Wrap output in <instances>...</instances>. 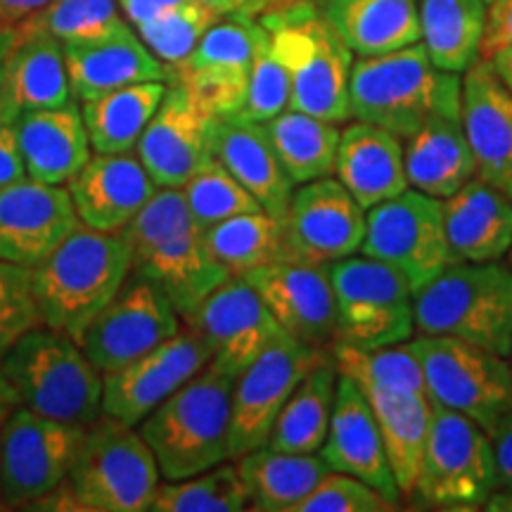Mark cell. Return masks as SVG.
<instances>
[{"label": "cell", "instance_id": "cell-16", "mask_svg": "<svg viewBox=\"0 0 512 512\" xmlns=\"http://www.w3.org/2000/svg\"><path fill=\"white\" fill-rule=\"evenodd\" d=\"M181 313L150 280L128 275L124 287L79 337L81 349L102 370H117L181 330Z\"/></svg>", "mask_w": 512, "mask_h": 512}, {"label": "cell", "instance_id": "cell-53", "mask_svg": "<svg viewBox=\"0 0 512 512\" xmlns=\"http://www.w3.org/2000/svg\"><path fill=\"white\" fill-rule=\"evenodd\" d=\"M117 3L126 22L136 29L140 24L162 15V12L176 8V5L190 3V0H117Z\"/></svg>", "mask_w": 512, "mask_h": 512}, {"label": "cell", "instance_id": "cell-2", "mask_svg": "<svg viewBox=\"0 0 512 512\" xmlns=\"http://www.w3.org/2000/svg\"><path fill=\"white\" fill-rule=\"evenodd\" d=\"M351 119L387 128L401 140L434 121L460 119L463 79L430 60L422 43L377 57H358L351 67Z\"/></svg>", "mask_w": 512, "mask_h": 512}, {"label": "cell", "instance_id": "cell-23", "mask_svg": "<svg viewBox=\"0 0 512 512\" xmlns=\"http://www.w3.org/2000/svg\"><path fill=\"white\" fill-rule=\"evenodd\" d=\"M318 456L323 458L328 470L363 479L387 501L394 505L401 503V491L389 467L373 406L361 387L344 375L337 377L328 437L320 446Z\"/></svg>", "mask_w": 512, "mask_h": 512}, {"label": "cell", "instance_id": "cell-32", "mask_svg": "<svg viewBox=\"0 0 512 512\" xmlns=\"http://www.w3.org/2000/svg\"><path fill=\"white\" fill-rule=\"evenodd\" d=\"M318 10L358 57L420 43L418 0H318Z\"/></svg>", "mask_w": 512, "mask_h": 512}, {"label": "cell", "instance_id": "cell-48", "mask_svg": "<svg viewBox=\"0 0 512 512\" xmlns=\"http://www.w3.org/2000/svg\"><path fill=\"white\" fill-rule=\"evenodd\" d=\"M399 505L354 475L328 472L292 512H389Z\"/></svg>", "mask_w": 512, "mask_h": 512}, {"label": "cell", "instance_id": "cell-59", "mask_svg": "<svg viewBox=\"0 0 512 512\" xmlns=\"http://www.w3.org/2000/svg\"><path fill=\"white\" fill-rule=\"evenodd\" d=\"M15 41V29H0V69H3V60Z\"/></svg>", "mask_w": 512, "mask_h": 512}, {"label": "cell", "instance_id": "cell-3", "mask_svg": "<svg viewBox=\"0 0 512 512\" xmlns=\"http://www.w3.org/2000/svg\"><path fill=\"white\" fill-rule=\"evenodd\" d=\"M41 323L79 342L88 323L131 275V249L119 233L81 226L31 268Z\"/></svg>", "mask_w": 512, "mask_h": 512}, {"label": "cell", "instance_id": "cell-30", "mask_svg": "<svg viewBox=\"0 0 512 512\" xmlns=\"http://www.w3.org/2000/svg\"><path fill=\"white\" fill-rule=\"evenodd\" d=\"M214 159L245 185L266 214L283 219L297 185L285 174L264 124L238 117H219L214 131Z\"/></svg>", "mask_w": 512, "mask_h": 512}, {"label": "cell", "instance_id": "cell-56", "mask_svg": "<svg viewBox=\"0 0 512 512\" xmlns=\"http://www.w3.org/2000/svg\"><path fill=\"white\" fill-rule=\"evenodd\" d=\"M17 406H19V401H17L15 389L10 387L8 377H5L3 368H0V425H3L5 418H8V415L15 411Z\"/></svg>", "mask_w": 512, "mask_h": 512}, {"label": "cell", "instance_id": "cell-10", "mask_svg": "<svg viewBox=\"0 0 512 512\" xmlns=\"http://www.w3.org/2000/svg\"><path fill=\"white\" fill-rule=\"evenodd\" d=\"M496 491L491 437L463 413L434 406L413 494L441 510L484 508Z\"/></svg>", "mask_w": 512, "mask_h": 512}, {"label": "cell", "instance_id": "cell-4", "mask_svg": "<svg viewBox=\"0 0 512 512\" xmlns=\"http://www.w3.org/2000/svg\"><path fill=\"white\" fill-rule=\"evenodd\" d=\"M235 377L214 363L159 403L138 425L164 482L192 477L230 460V396Z\"/></svg>", "mask_w": 512, "mask_h": 512}, {"label": "cell", "instance_id": "cell-12", "mask_svg": "<svg viewBox=\"0 0 512 512\" xmlns=\"http://www.w3.org/2000/svg\"><path fill=\"white\" fill-rule=\"evenodd\" d=\"M361 254L399 271L413 292L453 264L446 240L444 200L406 188L366 211Z\"/></svg>", "mask_w": 512, "mask_h": 512}, {"label": "cell", "instance_id": "cell-44", "mask_svg": "<svg viewBox=\"0 0 512 512\" xmlns=\"http://www.w3.org/2000/svg\"><path fill=\"white\" fill-rule=\"evenodd\" d=\"M181 190L190 207V214L195 216L197 226L202 230L233 219L238 214L261 209L245 185L235 181L219 159H211L207 166H202Z\"/></svg>", "mask_w": 512, "mask_h": 512}, {"label": "cell", "instance_id": "cell-7", "mask_svg": "<svg viewBox=\"0 0 512 512\" xmlns=\"http://www.w3.org/2000/svg\"><path fill=\"white\" fill-rule=\"evenodd\" d=\"M259 19L290 74V110L335 124L351 121L354 53L316 10V3L294 5Z\"/></svg>", "mask_w": 512, "mask_h": 512}, {"label": "cell", "instance_id": "cell-21", "mask_svg": "<svg viewBox=\"0 0 512 512\" xmlns=\"http://www.w3.org/2000/svg\"><path fill=\"white\" fill-rule=\"evenodd\" d=\"M81 226L67 185L34 178L0 188V259L36 268Z\"/></svg>", "mask_w": 512, "mask_h": 512}, {"label": "cell", "instance_id": "cell-25", "mask_svg": "<svg viewBox=\"0 0 512 512\" xmlns=\"http://www.w3.org/2000/svg\"><path fill=\"white\" fill-rule=\"evenodd\" d=\"M83 226L119 233L159 190L138 155H95L67 181Z\"/></svg>", "mask_w": 512, "mask_h": 512}, {"label": "cell", "instance_id": "cell-58", "mask_svg": "<svg viewBox=\"0 0 512 512\" xmlns=\"http://www.w3.org/2000/svg\"><path fill=\"white\" fill-rule=\"evenodd\" d=\"M200 3L219 12V15H230V12H238L240 8V0H200Z\"/></svg>", "mask_w": 512, "mask_h": 512}, {"label": "cell", "instance_id": "cell-9", "mask_svg": "<svg viewBox=\"0 0 512 512\" xmlns=\"http://www.w3.org/2000/svg\"><path fill=\"white\" fill-rule=\"evenodd\" d=\"M408 344L420 358L425 392L434 406L463 413L486 432L512 411V375L505 356L439 335H413Z\"/></svg>", "mask_w": 512, "mask_h": 512}, {"label": "cell", "instance_id": "cell-8", "mask_svg": "<svg viewBox=\"0 0 512 512\" xmlns=\"http://www.w3.org/2000/svg\"><path fill=\"white\" fill-rule=\"evenodd\" d=\"M69 482L88 512H145L162 472L138 427L102 413L86 427Z\"/></svg>", "mask_w": 512, "mask_h": 512}, {"label": "cell", "instance_id": "cell-61", "mask_svg": "<svg viewBox=\"0 0 512 512\" xmlns=\"http://www.w3.org/2000/svg\"><path fill=\"white\" fill-rule=\"evenodd\" d=\"M508 366H510V375H512V347H510V354H508Z\"/></svg>", "mask_w": 512, "mask_h": 512}, {"label": "cell", "instance_id": "cell-37", "mask_svg": "<svg viewBox=\"0 0 512 512\" xmlns=\"http://www.w3.org/2000/svg\"><path fill=\"white\" fill-rule=\"evenodd\" d=\"M337 368L325 354L294 387L275 420L268 448L290 453H318L328 437L337 392Z\"/></svg>", "mask_w": 512, "mask_h": 512}, {"label": "cell", "instance_id": "cell-17", "mask_svg": "<svg viewBox=\"0 0 512 512\" xmlns=\"http://www.w3.org/2000/svg\"><path fill=\"white\" fill-rule=\"evenodd\" d=\"M211 363V349L195 328L174 337L102 375V413L138 427L159 403Z\"/></svg>", "mask_w": 512, "mask_h": 512}, {"label": "cell", "instance_id": "cell-40", "mask_svg": "<svg viewBox=\"0 0 512 512\" xmlns=\"http://www.w3.org/2000/svg\"><path fill=\"white\" fill-rule=\"evenodd\" d=\"M209 252L230 275H245L254 268L290 259L285 245L283 219L264 209L238 214L204 230Z\"/></svg>", "mask_w": 512, "mask_h": 512}, {"label": "cell", "instance_id": "cell-20", "mask_svg": "<svg viewBox=\"0 0 512 512\" xmlns=\"http://www.w3.org/2000/svg\"><path fill=\"white\" fill-rule=\"evenodd\" d=\"M211 349V363L238 377L283 335L259 292L242 275H230L188 318Z\"/></svg>", "mask_w": 512, "mask_h": 512}, {"label": "cell", "instance_id": "cell-1", "mask_svg": "<svg viewBox=\"0 0 512 512\" xmlns=\"http://www.w3.org/2000/svg\"><path fill=\"white\" fill-rule=\"evenodd\" d=\"M119 235L131 249V273L157 285L185 320L230 278L209 252L181 188H159Z\"/></svg>", "mask_w": 512, "mask_h": 512}, {"label": "cell", "instance_id": "cell-27", "mask_svg": "<svg viewBox=\"0 0 512 512\" xmlns=\"http://www.w3.org/2000/svg\"><path fill=\"white\" fill-rule=\"evenodd\" d=\"M62 43L41 29L15 27L0 69V105L24 114L72 102Z\"/></svg>", "mask_w": 512, "mask_h": 512}, {"label": "cell", "instance_id": "cell-31", "mask_svg": "<svg viewBox=\"0 0 512 512\" xmlns=\"http://www.w3.org/2000/svg\"><path fill=\"white\" fill-rule=\"evenodd\" d=\"M17 131L27 178L34 181L67 185L93 157L81 107L74 100L62 107L19 114Z\"/></svg>", "mask_w": 512, "mask_h": 512}, {"label": "cell", "instance_id": "cell-52", "mask_svg": "<svg viewBox=\"0 0 512 512\" xmlns=\"http://www.w3.org/2000/svg\"><path fill=\"white\" fill-rule=\"evenodd\" d=\"M27 510L38 512H88L86 505L81 503L79 494H76L74 484L69 482V477L55 486V489L46 491L43 496H38Z\"/></svg>", "mask_w": 512, "mask_h": 512}, {"label": "cell", "instance_id": "cell-15", "mask_svg": "<svg viewBox=\"0 0 512 512\" xmlns=\"http://www.w3.org/2000/svg\"><path fill=\"white\" fill-rule=\"evenodd\" d=\"M268 29L256 17L230 12L211 24L192 55L169 74L216 117H235L247 98L249 72Z\"/></svg>", "mask_w": 512, "mask_h": 512}, {"label": "cell", "instance_id": "cell-19", "mask_svg": "<svg viewBox=\"0 0 512 512\" xmlns=\"http://www.w3.org/2000/svg\"><path fill=\"white\" fill-rule=\"evenodd\" d=\"M214 112L181 83H169L162 105L138 140L136 155L157 188H183L214 159Z\"/></svg>", "mask_w": 512, "mask_h": 512}, {"label": "cell", "instance_id": "cell-36", "mask_svg": "<svg viewBox=\"0 0 512 512\" xmlns=\"http://www.w3.org/2000/svg\"><path fill=\"white\" fill-rule=\"evenodd\" d=\"M166 91L169 81H143L83 100L81 114L93 152L124 155L136 150Z\"/></svg>", "mask_w": 512, "mask_h": 512}, {"label": "cell", "instance_id": "cell-6", "mask_svg": "<svg viewBox=\"0 0 512 512\" xmlns=\"http://www.w3.org/2000/svg\"><path fill=\"white\" fill-rule=\"evenodd\" d=\"M0 368L29 411L76 427L102 415V370L64 332L46 325L29 330L0 358Z\"/></svg>", "mask_w": 512, "mask_h": 512}, {"label": "cell", "instance_id": "cell-14", "mask_svg": "<svg viewBox=\"0 0 512 512\" xmlns=\"http://www.w3.org/2000/svg\"><path fill=\"white\" fill-rule=\"evenodd\" d=\"M86 427L17 406L0 427V475L8 510H27L72 472Z\"/></svg>", "mask_w": 512, "mask_h": 512}, {"label": "cell", "instance_id": "cell-57", "mask_svg": "<svg viewBox=\"0 0 512 512\" xmlns=\"http://www.w3.org/2000/svg\"><path fill=\"white\" fill-rule=\"evenodd\" d=\"M489 64H491V69L496 72L498 79L505 83V88L512 93V48L491 57Z\"/></svg>", "mask_w": 512, "mask_h": 512}, {"label": "cell", "instance_id": "cell-34", "mask_svg": "<svg viewBox=\"0 0 512 512\" xmlns=\"http://www.w3.org/2000/svg\"><path fill=\"white\" fill-rule=\"evenodd\" d=\"M247 494V510L292 512L328 475L318 453L273 451L261 446L233 460Z\"/></svg>", "mask_w": 512, "mask_h": 512}, {"label": "cell", "instance_id": "cell-60", "mask_svg": "<svg viewBox=\"0 0 512 512\" xmlns=\"http://www.w3.org/2000/svg\"><path fill=\"white\" fill-rule=\"evenodd\" d=\"M0 510H8V505H5V498H3V475H0Z\"/></svg>", "mask_w": 512, "mask_h": 512}, {"label": "cell", "instance_id": "cell-55", "mask_svg": "<svg viewBox=\"0 0 512 512\" xmlns=\"http://www.w3.org/2000/svg\"><path fill=\"white\" fill-rule=\"evenodd\" d=\"M302 3H318V0H240L238 12L259 19L264 15H271V12L294 8V5H302Z\"/></svg>", "mask_w": 512, "mask_h": 512}, {"label": "cell", "instance_id": "cell-26", "mask_svg": "<svg viewBox=\"0 0 512 512\" xmlns=\"http://www.w3.org/2000/svg\"><path fill=\"white\" fill-rule=\"evenodd\" d=\"M69 86L76 100H91L143 81H169V72L131 24L91 41L62 43Z\"/></svg>", "mask_w": 512, "mask_h": 512}, {"label": "cell", "instance_id": "cell-62", "mask_svg": "<svg viewBox=\"0 0 512 512\" xmlns=\"http://www.w3.org/2000/svg\"><path fill=\"white\" fill-rule=\"evenodd\" d=\"M508 264L512 266V247H510V252H508Z\"/></svg>", "mask_w": 512, "mask_h": 512}, {"label": "cell", "instance_id": "cell-13", "mask_svg": "<svg viewBox=\"0 0 512 512\" xmlns=\"http://www.w3.org/2000/svg\"><path fill=\"white\" fill-rule=\"evenodd\" d=\"M328 354L283 332L235 377L230 396V460L268 444L275 420L302 377Z\"/></svg>", "mask_w": 512, "mask_h": 512}, {"label": "cell", "instance_id": "cell-24", "mask_svg": "<svg viewBox=\"0 0 512 512\" xmlns=\"http://www.w3.org/2000/svg\"><path fill=\"white\" fill-rule=\"evenodd\" d=\"M460 121L475 152L477 178L512 200V93L486 60L463 76Z\"/></svg>", "mask_w": 512, "mask_h": 512}, {"label": "cell", "instance_id": "cell-41", "mask_svg": "<svg viewBox=\"0 0 512 512\" xmlns=\"http://www.w3.org/2000/svg\"><path fill=\"white\" fill-rule=\"evenodd\" d=\"M337 373L349 377L358 387H384L396 392H425L420 358L411 344H389V347H356L342 339L328 347Z\"/></svg>", "mask_w": 512, "mask_h": 512}, {"label": "cell", "instance_id": "cell-28", "mask_svg": "<svg viewBox=\"0 0 512 512\" xmlns=\"http://www.w3.org/2000/svg\"><path fill=\"white\" fill-rule=\"evenodd\" d=\"M335 178L363 209L396 197L408 188L403 140L387 128L351 119L339 136Z\"/></svg>", "mask_w": 512, "mask_h": 512}, {"label": "cell", "instance_id": "cell-49", "mask_svg": "<svg viewBox=\"0 0 512 512\" xmlns=\"http://www.w3.org/2000/svg\"><path fill=\"white\" fill-rule=\"evenodd\" d=\"M17 121L19 114L0 105V188L27 178V166H24L22 147H19Z\"/></svg>", "mask_w": 512, "mask_h": 512}, {"label": "cell", "instance_id": "cell-18", "mask_svg": "<svg viewBox=\"0 0 512 512\" xmlns=\"http://www.w3.org/2000/svg\"><path fill=\"white\" fill-rule=\"evenodd\" d=\"M366 211L335 176L297 185L283 216L287 256L330 266L361 254Z\"/></svg>", "mask_w": 512, "mask_h": 512}, {"label": "cell", "instance_id": "cell-33", "mask_svg": "<svg viewBox=\"0 0 512 512\" xmlns=\"http://www.w3.org/2000/svg\"><path fill=\"white\" fill-rule=\"evenodd\" d=\"M408 188L448 200L477 178L475 152L467 143L463 121L446 119L420 128L403 140Z\"/></svg>", "mask_w": 512, "mask_h": 512}, {"label": "cell", "instance_id": "cell-51", "mask_svg": "<svg viewBox=\"0 0 512 512\" xmlns=\"http://www.w3.org/2000/svg\"><path fill=\"white\" fill-rule=\"evenodd\" d=\"M496 463V489L512 494V411L496 422L489 432Z\"/></svg>", "mask_w": 512, "mask_h": 512}, {"label": "cell", "instance_id": "cell-54", "mask_svg": "<svg viewBox=\"0 0 512 512\" xmlns=\"http://www.w3.org/2000/svg\"><path fill=\"white\" fill-rule=\"evenodd\" d=\"M50 0H0V29H15L36 12H41Z\"/></svg>", "mask_w": 512, "mask_h": 512}, {"label": "cell", "instance_id": "cell-47", "mask_svg": "<svg viewBox=\"0 0 512 512\" xmlns=\"http://www.w3.org/2000/svg\"><path fill=\"white\" fill-rule=\"evenodd\" d=\"M38 325L43 323L36 304L34 273L0 259V358Z\"/></svg>", "mask_w": 512, "mask_h": 512}, {"label": "cell", "instance_id": "cell-43", "mask_svg": "<svg viewBox=\"0 0 512 512\" xmlns=\"http://www.w3.org/2000/svg\"><path fill=\"white\" fill-rule=\"evenodd\" d=\"M219 17L223 15L202 5L200 0H190V3L176 5V8L162 12L150 22L140 24L136 31L145 46L150 48V53L171 74L188 60L197 43L202 41V36Z\"/></svg>", "mask_w": 512, "mask_h": 512}, {"label": "cell", "instance_id": "cell-35", "mask_svg": "<svg viewBox=\"0 0 512 512\" xmlns=\"http://www.w3.org/2000/svg\"><path fill=\"white\" fill-rule=\"evenodd\" d=\"M380 425L384 451L401 496H413L422 451L432 425V401L420 392H396L384 387H361Z\"/></svg>", "mask_w": 512, "mask_h": 512}, {"label": "cell", "instance_id": "cell-39", "mask_svg": "<svg viewBox=\"0 0 512 512\" xmlns=\"http://www.w3.org/2000/svg\"><path fill=\"white\" fill-rule=\"evenodd\" d=\"M275 155L294 185L335 176L337 147L342 128L335 121L285 110L264 124Z\"/></svg>", "mask_w": 512, "mask_h": 512}, {"label": "cell", "instance_id": "cell-5", "mask_svg": "<svg viewBox=\"0 0 512 512\" xmlns=\"http://www.w3.org/2000/svg\"><path fill=\"white\" fill-rule=\"evenodd\" d=\"M415 332L463 339L508 358L512 347V266L453 261L413 297Z\"/></svg>", "mask_w": 512, "mask_h": 512}, {"label": "cell", "instance_id": "cell-50", "mask_svg": "<svg viewBox=\"0 0 512 512\" xmlns=\"http://www.w3.org/2000/svg\"><path fill=\"white\" fill-rule=\"evenodd\" d=\"M512 48V0H489L486 5V24L479 60L489 62L491 57Z\"/></svg>", "mask_w": 512, "mask_h": 512}, {"label": "cell", "instance_id": "cell-42", "mask_svg": "<svg viewBox=\"0 0 512 512\" xmlns=\"http://www.w3.org/2000/svg\"><path fill=\"white\" fill-rule=\"evenodd\" d=\"M247 510V494L233 460L159 484L150 512H240Z\"/></svg>", "mask_w": 512, "mask_h": 512}, {"label": "cell", "instance_id": "cell-63", "mask_svg": "<svg viewBox=\"0 0 512 512\" xmlns=\"http://www.w3.org/2000/svg\"><path fill=\"white\" fill-rule=\"evenodd\" d=\"M486 3H489V0H486Z\"/></svg>", "mask_w": 512, "mask_h": 512}, {"label": "cell", "instance_id": "cell-29", "mask_svg": "<svg viewBox=\"0 0 512 512\" xmlns=\"http://www.w3.org/2000/svg\"><path fill=\"white\" fill-rule=\"evenodd\" d=\"M444 226L456 261H503L512 247V200L482 178H472L444 200Z\"/></svg>", "mask_w": 512, "mask_h": 512}, {"label": "cell", "instance_id": "cell-45", "mask_svg": "<svg viewBox=\"0 0 512 512\" xmlns=\"http://www.w3.org/2000/svg\"><path fill=\"white\" fill-rule=\"evenodd\" d=\"M124 22L117 0H50L19 27L41 29L60 43H76L110 34Z\"/></svg>", "mask_w": 512, "mask_h": 512}, {"label": "cell", "instance_id": "cell-22", "mask_svg": "<svg viewBox=\"0 0 512 512\" xmlns=\"http://www.w3.org/2000/svg\"><path fill=\"white\" fill-rule=\"evenodd\" d=\"M242 278L259 292L287 335L318 349H328L335 342L337 311L328 266L280 259Z\"/></svg>", "mask_w": 512, "mask_h": 512}, {"label": "cell", "instance_id": "cell-11", "mask_svg": "<svg viewBox=\"0 0 512 512\" xmlns=\"http://www.w3.org/2000/svg\"><path fill=\"white\" fill-rule=\"evenodd\" d=\"M337 337L356 347H389L415 335L413 287L396 268L354 254L328 266Z\"/></svg>", "mask_w": 512, "mask_h": 512}, {"label": "cell", "instance_id": "cell-46", "mask_svg": "<svg viewBox=\"0 0 512 512\" xmlns=\"http://www.w3.org/2000/svg\"><path fill=\"white\" fill-rule=\"evenodd\" d=\"M290 93V74H287L283 60L273 50L271 34H268L264 46L256 50L252 72H249L245 105L235 117L266 124V121L278 117L280 112L290 110Z\"/></svg>", "mask_w": 512, "mask_h": 512}, {"label": "cell", "instance_id": "cell-38", "mask_svg": "<svg viewBox=\"0 0 512 512\" xmlns=\"http://www.w3.org/2000/svg\"><path fill=\"white\" fill-rule=\"evenodd\" d=\"M486 0H420V43L439 69L465 74L479 60Z\"/></svg>", "mask_w": 512, "mask_h": 512}]
</instances>
